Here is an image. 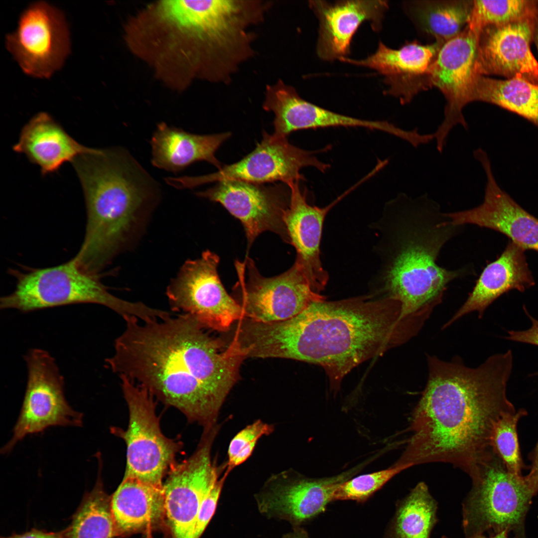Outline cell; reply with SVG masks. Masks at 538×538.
<instances>
[{
	"mask_svg": "<svg viewBox=\"0 0 538 538\" xmlns=\"http://www.w3.org/2000/svg\"><path fill=\"white\" fill-rule=\"evenodd\" d=\"M108 366L181 411L203 428L217 423L220 408L239 378L246 355L234 339L227 346L190 315L141 321L124 319Z\"/></svg>",
	"mask_w": 538,
	"mask_h": 538,
	"instance_id": "6da1fadb",
	"label": "cell"
},
{
	"mask_svg": "<svg viewBox=\"0 0 538 538\" xmlns=\"http://www.w3.org/2000/svg\"><path fill=\"white\" fill-rule=\"evenodd\" d=\"M428 378L411 417L405 450L398 463L409 467L452 464L467 474L493 451L495 425L516 411L506 390L513 368L510 350L475 368L456 357L445 362L427 355Z\"/></svg>",
	"mask_w": 538,
	"mask_h": 538,
	"instance_id": "7a4b0ae2",
	"label": "cell"
},
{
	"mask_svg": "<svg viewBox=\"0 0 538 538\" xmlns=\"http://www.w3.org/2000/svg\"><path fill=\"white\" fill-rule=\"evenodd\" d=\"M421 328L402 305L372 293L312 303L287 320L252 322L247 340L253 357L296 360L322 366L336 390L361 363L406 342Z\"/></svg>",
	"mask_w": 538,
	"mask_h": 538,
	"instance_id": "3957f363",
	"label": "cell"
},
{
	"mask_svg": "<svg viewBox=\"0 0 538 538\" xmlns=\"http://www.w3.org/2000/svg\"><path fill=\"white\" fill-rule=\"evenodd\" d=\"M426 194L402 193L388 202L371 227L379 267L369 283L372 293L402 305V315H428L441 302L448 285L471 274L464 267L450 270L437 263L444 245L462 230Z\"/></svg>",
	"mask_w": 538,
	"mask_h": 538,
	"instance_id": "277c9868",
	"label": "cell"
},
{
	"mask_svg": "<svg viewBox=\"0 0 538 538\" xmlns=\"http://www.w3.org/2000/svg\"><path fill=\"white\" fill-rule=\"evenodd\" d=\"M230 28L215 0H160L128 20V47L155 76L174 90L196 79L212 81L230 40Z\"/></svg>",
	"mask_w": 538,
	"mask_h": 538,
	"instance_id": "5b68a950",
	"label": "cell"
},
{
	"mask_svg": "<svg viewBox=\"0 0 538 538\" xmlns=\"http://www.w3.org/2000/svg\"><path fill=\"white\" fill-rule=\"evenodd\" d=\"M71 162L87 211L85 237L75 259L87 270L100 272L156 205L159 184L123 147L97 149Z\"/></svg>",
	"mask_w": 538,
	"mask_h": 538,
	"instance_id": "8992f818",
	"label": "cell"
},
{
	"mask_svg": "<svg viewBox=\"0 0 538 538\" xmlns=\"http://www.w3.org/2000/svg\"><path fill=\"white\" fill-rule=\"evenodd\" d=\"M10 272L16 280V286L11 293L0 298L1 309L28 312L68 304L94 303L110 308L124 319L134 317L144 321L157 314L156 308L111 294L101 281L100 275L83 270L73 258L54 267L24 272L11 269Z\"/></svg>",
	"mask_w": 538,
	"mask_h": 538,
	"instance_id": "52a82bcc",
	"label": "cell"
},
{
	"mask_svg": "<svg viewBox=\"0 0 538 538\" xmlns=\"http://www.w3.org/2000/svg\"><path fill=\"white\" fill-rule=\"evenodd\" d=\"M472 487L462 503V528L466 538L505 531L521 532L538 485L526 476L508 471L494 451L468 474Z\"/></svg>",
	"mask_w": 538,
	"mask_h": 538,
	"instance_id": "ba28073f",
	"label": "cell"
},
{
	"mask_svg": "<svg viewBox=\"0 0 538 538\" xmlns=\"http://www.w3.org/2000/svg\"><path fill=\"white\" fill-rule=\"evenodd\" d=\"M119 377L129 409V424L126 430L112 427L111 430L127 445L123 478L136 479L163 487V478L176 463V456L182 445L162 433L153 396L129 378Z\"/></svg>",
	"mask_w": 538,
	"mask_h": 538,
	"instance_id": "9c48e42d",
	"label": "cell"
},
{
	"mask_svg": "<svg viewBox=\"0 0 538 538\" xmlns=\"http://www.w3.org/2000/svg\"><path fill=\"white\" fill-rule=\"evenodd\" d=\"M238 280L233 287L247 318L262 322L291 318L312 303L325 300L315 291L301 267L295 262L280 274L263 276L255 263L247 257L236 261Z\"/></svg>",
	"mask_w": 538,
	"mask_h": 538,
	"instance_id": "30bf717a",
	"label": "cell"
},
{
	"mask_svg": "<svg viewBox=\"0 0 538 538\" xmlns=\"http://www.w3.org/2000/svg\"><path fill=\"white\" fill-rule=\"evenodd\" d=\"M219 261L209 250L199 259L187 261L168 285L166 295L173 311L190 315L203 328L223 331L245 315L221 281Z\"/></svg>",
	"mask_w": 538,
	"mask_h": 538,
	"instance_id": "8fae6325",
	"label": "cell"
},
{
	"mask_svg": "<svg viewBox=\"0 0 538 538\" xmlns=\"http://www.w3.org/2000/svg\"><path fill=\"white\" fill-rule=\"evenodd\" d=\"M28 369L26 391L11 439L1 449L10 452L26 435L51 426H81L83 414L68 404L63 378L47 351L32 349L25 356Z\"/></svg>",
	"mask_w": 538,
	"mask_h": 538,
	"instance_id": "7c38bea8",
	"label": "cell"
},
{
	"mask_svg": "<svg viewBox=\"0 0 538 538\" xmlns=\"http://www.w3.org/2000/svg\"><path fill=\"white\" fill-rule=\"evenodd\" d=\"M316 151L296 147L286 138L264 132L263 139L251 153L234 163L222 166L207 175L172 177L171 185L178 189L193 188L211 182L240 180L257 184L281 181L288 186L304 180L300 170L312 166L322 172L330 165L315 156Z\"/></svg>",
	"mask_w": 538,
	"mask_h": 538,
	"instance_id": "4fadbf2b",
	"label": "cell"
},
{
	"mask_svg": "<svg viewBox=\"0 0 538 538\" xmlns=\"http://www.w3.org/2000/svg\"><path fill=\"white\" fill-rule=\"evenodd\" d=\"M5 43L24 73L41 78L49 77L62 66L70 48L63 12L43 1L24 9Z\"/></svg>",
	"mask_w": 538,
	"mask_h": 538,
	"instance_id": "5bb4252c",
	"label": "cell"
},
{
	"mask_svg": "<svg viewBox=\"0 0 538 538\" xmlns=\"http://www.w3.org/2000/svg\"><path fill=\"white\" fill-rule=\"evenodd\" d=\"M479 36L467 25L457 36L442 45L428 72V87L437 88L446 101L443 120L433 134L440 153L454 127L461 125L465 130L468 129L463 110L473 102Z\"/></svg>",
	"mask_w": 538,
	"mask_h": 538,
	"instance_id": "9a60e30c",
	"label": "cell"
},
{
	"mask_svg": "<svg viewBox=\"0 0 538 538\" xmlns=\"http://www.w3.org/2000/svg\"><path fill=\"white\" fill-rule=\"evenodd\" d=\"M196 195L220 203L241 221L248 249L257 237L265 231L276 234L289 244L283 219L290 202L289 187L229 180L218 182L214 187L196 192Z\"/></svg>",
	"mask_w": 538,
	"mask_h": 538,
	"instance_id": "2e32d148",
	"label": "cell"
},
{
	"mask_svg": "<svg viewBox=\"0 0 538 538\" xmlns=\"http://www.w3.org/2000/svg\"><path fill=\"white\" fill-rule=\"evenodd\" d=\"M350 475L313 480L291 470L283 471L271 475L255 495V499L259 511L267 518L300 527L325 510L333 501L338 486Z\"/></svg>",
	"mask_w": 538,
	"mask_h": 538,
	"instance_id": "e0dca14e",
	"label": "cell"
},
{
	"mask_svg": "<svg viewBox=\"0 0 538 538\" xmlns=\"http://www.w3.org/2000/svg\"><path fill=\"white\" fill-rule=\"evenodd\" d=\"M538 17L484 28L479 36L476 74L522 78L538 84V62L531 50Z\"/></svg>",
	"mask_w": 538,
	"mask_h": 538,
	"instance_id": "ac0fdd59",
	"label": "cell"
},
{
	"mask_svg": "<svg viewBox=\"0 0 538 538\" xmlns=\"http://www.w3.org/2000/svg\"><path fill=\"white\" fill-rule=\"evenodd\" d=\"M476 159L482 165L487 181L483 202L465 210L446 213L456 226L472 224L501 233L525 251L538 252V218L517 203L497 183L490 159L485 152Z\"/></svg>",
	"mask_w": 538,
	"mask_h": 538,
	"instance_id": "d6986e66",
	"label": "cell"
},
{
	"mask_svg": "<svg viewBox=\"0 0 538 538\" xmlns=\"http://www.w3.org/2000/svg\"><path fill=\"white\" fill-rule=\"evenodd\" d=\"M218 478L211 456L201 450L170 470L163 489L165 517L172 538H195L201 504Z\"/></svg>",
	"mask_w": 538,
	"mask_h": 538,
	"instance_id": "ffe728a7",
	"label": "cell"
},
{
	"mask_svg": "<svg viewBox=\"0 0 538 538\" xmlns=\"http://www.w3.org/2000/svg\"><path fill=\"white\" fill-rule=\"evenodd\" d=\"M264 109L274 115L273 135L286 138L300 130L329 127H362L401 138L404 130L386 121L357 119L325 109L302 99L295 89L281 81L268 86Z\"/></svg>",
	"mask_w": 538,
	"mask_h": 538,
	"instance_id": "44dd1931",
	"label": "cell"
},
{
	"mask_svg": "<svg viewBox=\"0 0 538 538\" xmlns=\"http://www.w3.org/2000/svg\"><path fill=\"white\" fill-rule=\"evenodd\" d=\"M299 182L287 186L290 199L284 215V222L289 244L296 252L295 262L302 269L313 290L320 293L329 279L323 268L320 255L323 223L329 211L352 191L363 183L360 180L327 206L319 207L308 203L305 192L301 191Z\"/></svg>",
	"mask_w": 538,
	"mask_h": 538,
	"instance_id": "7402d4cb",
	"label": "cell"
},
{
	"mask_svg": "<svg viewBox=\"0 0 538 538\" xmlns=\"http://www.w3.org/2000/svg\"><path fill=\"white\" fill-rule=\"evenodd\" d=\"M443 44L435 41L422 45L413 41L394 49L380 41L376 52L366 58L342 57L339 60L376 71L384 76L389 86L386 93L406 104L419 91L427 88L426 79L430 67Z\"/></svg>",
	"mask_w": 538,
	"mask_h": 538,
	"instance_id": "603a6c76",
	"label": "cell"
},
{
	"mask_svg": "<svg viewBox=\"0 0 538 538\" xmlns=\"http://www.w3.org/2000/svg\"><path fill=\"white\" fill-rule=\"evenodd\" d=\"M309 5L319 20L317 53L327 61L347 57L352 37L364 21L379 31L388 8L387 1L380 0H311Z\"/></svg>",
	"mask_w": 538,
	"mask_h": 538,
	"instance_id": "cb8c5ba5",
	"label": "cell"
},
{
	"mask_svg": "<svg viewBox=\"0 0 538 538\" xmlns=\"http://www.w3.org/2000/svg\"><path fill=\"white\" fill-rule=\"evenodd\" d=\"M535 284L525 250L510 241L497 259L485 267L465 302L442 328L473 311L481 318L488 307L502 294L512 289L523 292Z\"/></svg>",
	"mask_w": 538,
	"mask_h": 538,
	"instance_id": "d4e9b609",
	"label": "cell"
},
{
	"mask_svg": "<svg viewBox=\"0 0 538 538\" xmlns=\"http://www.w3.org/2000/svg\"><path fill=\"white\" fill-rule=\"evenodd\" d=\"M13 149L24 154L45 175L56 171L65 162H72L77 156L94 152L97 149L81 144L50 115L40 112L24 126Z\"/></svg>",
	"mask_w": 538,
	"mask_h": 538,
	"instance_id": "484cf974",
	"label": "cell"
},
{
	"mask_svg": "<svg viewBox=\"0 0 538 538\" xmlns=\"http://www.w3.org/2000/svg\"><path fill=\"white\" fill-rule=\"evenodd\" d=\"M231 135L230 132L194 134L160 123L150 142L151 163L155 167L174 173L198 161H207L220 169L222 164L215 153Z\"/></svg>",
	"mask_w": 538,
	"mask_h": 538,
	"instance_id": "4316f807",
	"label": "cell"
},
{
	"mask_svg": "<svg viewBox=\"0 0 538 538\" xmlns=\"http://www.w3.org/2000/svg\"><path fill=\"white\" fill-rule=\"evenodd\" d=\"M163 487L136 479L123 478L111 497V510L117 536L135 533L165 517Z\"/></svg>",
	"mask_w": 538,
	"mask_h": 538,
	"instance_id": "83f0119b",
	"label": "cell"
},
{
	"mask_svg": "<svg viewBox=\"0 0 538 538\" xmlns=\"http://www.w3.org/2000/svg\"><path fill=\"white\" fill-rule=\"evenodd\" d=\"M474 0H414L406 1L404 9L418 30L445 43L468 24Z\"/></svg>",
	"mask_w": 538,
	"mask_h": 538,
	"instance_id": "f1b7e54d",
	"label": "cell"
},
{
	"mask_svg": "<svg viewBox=\"0 0 538 538\" xmlns=\"http://www.w3.org/2000/svg\"><path fill=\"white\" fill-rule=\"evenodd\" d=\"M497 105L538 127V84L522 78L499 80L477 75L473 102Z\"/></svg>",
	"mask_w": 538,
	"mask_h": 538,
	"instance_id": "f546056e",
	"label": "cell"
},
{
	"mask_svg": "<svg viewBox=\"0 0 538 538\" xmlns=\"http://www.w3.org/2000/svg\"><path fill=\"white\" fill-rule=\"evenodd\" d=\"M437 510L426 484L418 483L398 503L386 538H430L438 521Z\"/></svg>",
	"mask_w": 538,
	"mask_h": 538,
	"instance_id": "4dcf8cb0",
	"label": "cell"
},
{
	"mask_svg": "<svg viewBox=\"0 0 538 538\" xmlns=\"http://www.w3.org/2000/svg\"><path fill=\"white\" fill-rule=\"evenodd\" d=\"M97 479L92 490L86 492L70 525L65 538H113L117 536L111 510V497L105 491L99 458Z\"/></svg>",
	"mask_w": 538,
	"mask_h": 538,
	"instance_id": "1f68e13d",
	"label": "cell"
},
{
	"mask_svg": "<svg viewBox=\"0 0 538 538\" xmlns=\"http://www.w3.org/2000/svg\"><path fill=\"white\" fill-rule=\"evenodd\" d=\"M538 16V1L474 0L467 25L478 33L485 27Z\"/></svg>",
	"mask_w": 538,
	"mask_h": 538,
	"instance_id": "d6a6232c",
	"label": "cell"
},
{
	"mask_svg": "<svg viewBox=\"0 0 538 538\" xmlns=\"http://www.w3.org/2000/svg\"><path fill=\"white\" fill-rule=\"evenodd\" d=\"M527 412L521 409L508 412L499 418L493 435V447L510 473L523 476L524 464L520 453L517 425L519 419Z\"/></svg>",
	"mask_w": 538,
	"mask_h": 538,
	"instance_id": "836d02e7",
	"label": "cell"
},
{
	"mask_svg": "<svg viewBox=\"0 0 538 538\" xmlns=\"http://www.w3.org/2000/svg\"><path fill=\"white\" fill-rule=\"evenodd\" d=\"M407 468L406 465L396 463L386 469L348 479L338 486L333 501L350 500L363 502L393 477Z\"/></svg>",
	"mask_w": 538,
	"mask_h": 538,
	"instance_id": "e575fe53",
	"label": "cell"
},
{
	"mask_svg": "<svg viewBox=\"0 0 538 538\" xmlns=\"http://www.w3.org/2000/svg\"><path fill=\"white\" fill-rule=\"evenodd\" d=\"M273 431V425L257 419L237 433L229 445L225 471L229 474L245 462L252 454L258 440Z\"/></svg>",
	"mask_w": 538,
	"mask_h": 538,
	"instance_id": "d590c367",
	"label": "cell"
},
{
	"mask_svg": "<svg viewBox=\"0 0 538 538\" xmlns=\"http://www.w3.org/2000/svg\"><path fill=\"white\" fill-rule=\"evenodd\" d=\"M225 471L223 476L219 477L204 498L198 513L195 528V538H200L209 523L216 511L218 502L228 476Z\"/></svg>",
	"mask_w": 538,
	"mask_h": 538,
	"instance_id": "8d00e7d4",
	"label": "cell"
},
{
	"mask_svg": "<svg viewBox=\"0 0 538 538\" xmlns=\"http://www.w3.org/2000/svg\"><path fill=\"white\" fill-rule=\"evenodd\" d=\"M526 314L532 322L531 327L525 330H509L505 338L509 340L538 346V320L533 317L526 307H523Z\"/></svg>",
	"mask_w": 538,
	"mask_h": 538,
	"instance_id": "74e56055",
	"label": "cell"
},
{
	"mask_svg": "<svg viewBox=\"0 0 538 538\" xmlns=\"http://www.w3.org/2000/svg\"><path fill=\"white\" fill-rule=\"evenodd\" d=\"M65 534L66 529L54 532L32 529L22 534H13L10 536L0 538H65Z\"/></svg>",
	"mask_w": 538,
	"mask_h": 538,
	"instance_id": "f35d334b",
	"label": "cell"
},
{
	"mask_svg": "<svg viewBox=\"0 0 538 538\" xmlns=\"http://www.w3.org/2000/svg\"><path fill=\"white\" fill-rule=\"evenodd\" d=\"M532 462L530 471L526 477L532 482L538 485V442L530 456Z\"/></svg>",
	"mask_w": 538,
	"mask_h": 538,
	"instance_id": "ab89813d",
	"label": "cell"
},
{
	"mask_svg": "<svg viewBox=\"0 0 538 538\" xmlns=\"http://www.w3.org/2000/svg\"><path fill=\"white\" fill-rule=\"evenodd\" d=\"M282 538H310L307 532L301 527H293L291 532L283 535Z\"/></svg>",
	"mask_w": 538,
	"mask_h": 538,
	"instance_id": "60d3db41",
	"label": "cell"
},
{
	"mask_svg": "<svg viewBox=\"0 0 538 538\" xmlns=\"http://www.w3.org/2000/svg\"><path fill=\"white\" fill-rule=\"evenodd\" d=\"M508 533L507 532H506L505 531H503L502 532L498 533L497 534H495V535H491V536L488 537H486V536H485L484 535H480L474 536H473V537H470V538H509V537H508ZM442 538H448L446 536H443L442 537Z\"/></svg>",
	"mask_w": 538,
	"mask_h": 538,
	"instance_id": "b9f144b4",
	"label": "cell"
},
{
	"mask_svg": "<svg viewBox=\"0 0 538 538\" xmlns=\"http://www.w3.org/2000/svg\"><path fill=\"white\" fill-rule=\"evenodd\" d=\"M533 40H534L535 42L538 50V17L537 19L536 23Z\"/></svg>",
	"mask_w": 538,
	"mask_h": 538,
	"instance_id": "7bdbcfd3",
	"label": "cell"
},
{
	"mask_svg": "<svg viewBox=\"0 0 538 538\" xmlns=\"http://www.w3.org/2000/svg\"><path fill=\"white\" fill-rule=\"evenodd\" d=\"M535 375H538V372L536 373Z\"/></svg>",
	"mask_w": 538,
	"mask_h": 538,
	"instance_id": "ee69618b",
	"label": "cell"
}]
</instances>
